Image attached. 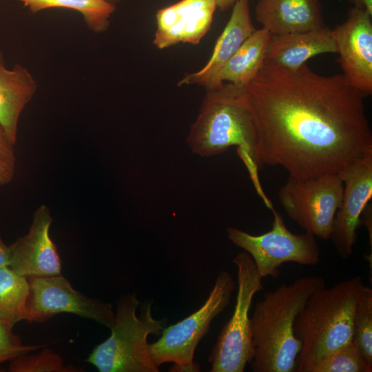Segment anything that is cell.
I'll return each instance as SVG.
<instances>
[{"mask_svg":"<svg viewBox=\"0 0 372 372\" xmlns=\"http://www.w3.org/2000/svg\"><path fill=\"white\" fill-rule=\"evenodd\" d=\"M256 19L271 34L325 26L320 0H258Z\"/></svg>","mask_w":372,"mask_h":372,"instance_id":"e0dca14e","label":"cell"},{"mask_svg":"<svg viewBox=\"0 0 372 372\" xmlns=\"http://www.w3.org/2000/svg\"><path fill=\"white\" fill-rule=\"evenodd\" d=\"M107 1H109L111 2V3H114L116 1H118V0H107Z\"/></svg>","mask_w":372,"mask_h":372,"instance_id":"4dcf8cb0","label":"cell"},{"mask_svg":"<svg viewBox=\"0 0 372 372\" xmlns=\"http://www.w3.org/2000/svg\"><path fill=\"white\" fill-rule=\"evenodd\" d=\"M30 285L27 278L14 272L8 266L0 269V320L11 327L28 320L27 300Z\"/></svg>","mask_w":372,"mask_h":372,"instance_id":"44dd1931","label":"cell"},{"mask_svg":"<svg viewBox=\"0 0 372 372\" xmlns=\"http://www.w3.org/2000/svg\"><path fill=\"white\" fill-rule=\"evenodd\" d=\"M259 162L309 179L340 174L372 152L364 95L342 74L264 63L245 87Z\"/></svg>","mask_w":372,"mask_h":372,"instance_id":"6da1fadb","label":"cell"},{"mask_svg":"<svg viewBox=\"0 0 372 372\" xmlns=\"http://www.w3.org/2000/svg\"><path fill=\"white\" fill-rule=\"evenodd\" d=\"M21 2L33 13L49 8H68L80 12L88 28L103 32L110 25V18L116 9L107 0H14Z\"/></svg>","mask_w":372,"mask_h":372,"instance_id":"ffe728a7","label":"cell"},{"mask_svg":"<svg viewBox=\"0 0 372 372\" xmlns=\"http://www.w3.org/2000/svg\"><path fill=\"white\" fill-rule=\"evenodd\" d=\"M371 19L366 10L352 6L347 19L333 30L342 74L364 96L372 93Z\"/></svg>","mask_w":372,"mask_h":372,"instance_id":"8fae6325","label":"cell"},{"mask_svg":"<svg viewBox=\"0 0 372 372\" xmlns=\"http://www.w3.org/2000/svg\"><path fill=\"white\" fill-rule=\"evenodd\" d=\"M6 266H9V247L0 235V269Z\"/></svg>","mask_w":372,"mask_h":372,"instance_id":"83f0119b","label":"cell"},{"mask_svg":"<svg viewBox=\"0 0 372 372\" xmlns=\"http://www.w3.org/2000/svg\"><path fill=\"white\" fill-rule=\"evenodd\" d=\"M217 8L221 10H226L234 6L238 0H215Z\"/></svg>","mask_w":372,"mask_h":372,"instance_id":"f546056e","label":"cell"},{"mask_svg":"<svg viewBox=\"0 0 372 372\" xmlns=\"http://www.w3.org/2000/svg\"><path fill=\"white\" fill-rule=\"evenodd\" d=\"M12 329L0 320V364L31 353L42 347L23 344L20 337L13 333Z\"/></svg>","mask_w":372,"mask_h":372,"instance_id":"d4e9b609","label":"cell"},{"mask_svg":"<svg viewBox=\"0 0 372 372\" xmlns=\"http://www.w3.org/2000/svg\"><path fill=\"white\" fill-rule=\"evenodd\" d=\"M52 223L49 208L35 211L30 230L9 247V267L27 278L61 275V261L50 236Z\"/></svg>","mask_w":372,"mask_h":372,"instance_id":"4fadbf2b","label":"cell"},{"mask_svg":"<svg viewBox=\"0 0 372 372\" xmlns=\"http://www.w3.org/2000/svg\"><path fill=\"white\" fill-rule=\"evenodd\" d=\"M14 145L0 125V185L10 183L15 174Z\"/></svg>","mask_w":372,"mask_h":372,"instance_id":"484cf974","label":"cell"},{"mask_svg":"<svg viewBox=\"0 0 372 372\" xmlns=\"http://www.w3.org/2000/svg\"><path fill=\"white\" fill-rule=\"evenodd\" d=\"M37 90V83L31 72L20 64L7 68L0 51V125L13 144L21 114Z\"/></svg>","mask_w":372,"mask_h":372,"instance_id":"ac0fdd59","label":"cell"},{"mask_svg":"<svg viewBox=\"0 0 372 372\" xmlns=\"http://www.w3.org/2000/svg\"><path fill=\"white\" fill-rule=\"evenodd\" d=\"M353 6L366 10L372 14V0H349Z\"/></svg>","mask_w":372,"mask_h":372,"instance_id":"f1b7e54d","label":"cell"},{"mask_svg":"<svg viewBox=\"0 0 372 372\" xmlns=\"http://www.w3.org/2000/svg\"><path fill=\"white\" fill-rule=\"evenodd\" d=\"M216 8L215 0H181L159 10L154 45L165 49L179 43L198 44L209 30Z\"/></svg>","mask_w":372,"mask_h":372,"instance_id":"5bb4252c","label":"cell"},{"mask_svg":"<svg viewBox=\"0 0 372 372\" xmlns=\"http://www.w3.org/2000/svg\"><path fill=\"white\" fill-rule=\"evenodd\" d=\"M271 34L261 28L249 35L224 66L222 81L245 87L264 64Z\"/></svg>","mask_w":372,"mask_h":372,"instance_id":"d6986e66","label":"cell"},{"mask_svg":"<svg viewBox=\"0 0 372 372\" xmlns=\"http://www.w3.org/2000/svg\"><path fill=\"white\" fill-rule=\"evenodd\" d=\"M9 372H83L82 368L66 364L61 355L50 348L35 354L26 353L12 360Z\"/></svg>","mask_w":372,"mask_h":372,"instance_id":"cb8c5ba5","label":"cell"},{"mask_svg":"<svg viewBox=\"0 0 372 372\" xmlns=\"http://www.w3.org/2000/svg\"><path fill=\"white\" fill-rule=\"evenodd\" d=\"M371 203H369L364 207L361 216H360V224L362 222L364 225L366 227L369 238H370V245L371 249L372 247V212H371Z\"/></svg>","mask_w":372,"mask_h":372,"instance_id":"4316f807","label":"cell"},{"mask_svg":"<svg viewBox=\"0 0 372 372\" xmlns=\"http://www.w3.org/2000/svg\"><path fill=\"white\" fill-rule=\"evenodd\" d=\"M236 283L227 271H220L204 304L194 313L178 322L165 327L159 339L149 343L154 364L173 363L170 371L197 372L200 369L194 362L195 350L209 332L211 321L229 304Z\"/></svg>","mask_w":372,"mask_h":372,"instance_id":"8992f818","label":"cell"},{"mask_svg":"<svg viewBox=\"0 0 372 372\" xmlns=\"http://www.w3.org/2000/svg\"><path fill=\"white\" fill-rule=\"evenodd\" d=\"M249 1L238 0L234 3L229 20L218 38L209 61L198 71L181 79L178 86L197 85L209 90L223 85L220 75L224 66L243 41L256 30L250 16Z\"/></svg>","mask_w":372,"mask_h":372,"instance_id":"9a60e30c","label":"cell"},{"mask_svg":"<svg viewBox=\"0 0 372 372\" xmlns=\"http://www.w3.org/2000/svg\"><path fill=\"white\" fill-rule=\"evenodd\" d=\"M187 143L193 153L204 157L220 154L236 145L243 158L253 167H261L256 127L245 87L224 82L218 88L206 90Z\"/></svg>","mask_w":372,"mask_h":372,"instance_id":"3957f363","label":"cell"},{"mask_svg":"<svg viewBox=\"0 0 372 372\" xmlns=\"http://www.w3.org/2000/svg\"><path fill=\"white\" fill-rule=\"evenodd\" d=\"M298 372H371L372 365L363 358L352 339L335 351L296 369Z\"/></svg>","mask_w":372,"mask_h":372,"instance_id":"7402d4cb","label":"cell"},{"mask_svg":"<svg viewBox=\"0 0 372 372\" xmlns=\"http://www.w3.org/2000/svg\"><path fill=\"white\" fill-rule=\"evenodd\" d=\"M325 286L318 276H304L267 291L256 302L251 326L254 372H294L301 342L295 336L296 316L309 296Z\"/></svg>","mask_w":372,"mask_h":372,"instance_id":"7a4b0ae2","label":"cell"},{"mask_svg":"<svg viewBox=\"0 0 372 372\" xmlns=\"http://www.w3.org/2000/svg\"><path fill=\"white\" fill-rule=\"evenodd\" d=\"M1 371H3V370H0V372H1Z\"/></svg>","mask_w":372,"mask_h":372,"instance_id":"1f68e13d","label":"cell"},{"mask_svg":"<svg viewBox=\"0 0 372 372\" xmlns=\"http://www.w3.org/2000/svg\"><path fill=\"white\" fill-rule=\"evenodd\" d=\"M338 174L344 184L343 194L329 238L340 257L347 260L356 243L361 214L372 197V152Z\"/></svg>","mask_w":372,"mask_h":372,"instance_id":"7c38bea8","label":"cell"},{"mask_svg":"<svg viewBox=\"0 0 372 372\" xmlns=\"http://www.w3.org/2000/svg\"><path fill=\"white\" fill-rule=\"evenodd\" d=\"M353 339L364 360L372 365V289L362 287L353 316Z\"/></svg>","mask_w":372,"mask_h":372,"instance_id":"603a6c76","label":"cell"},{"mask_svg":"<svg viewBox=\"0 0 372 372\" xmlns=\"http://www.w3.org/2000/svg\"><path fill=\"white\" fill-rule=\"evenodd\" d=\"M273 222L269 231L255 236L237 228L227 229V238L252 258L256 271L262 279L276 278L285 262L315 265L320 260L316 236L308 232L296 234L285 226L281 215L273 209Z\"/></svg>","mask_w":372,"mask_h":372,"instance_id":"ba28073f","label":"cell"},{"mask_svg":"<svg viewBox=\"0 0 372 372\" xmlns=\"http://www.w3.org/2000/svg\"><path fill=\"white\" fill-rule=\"evenodd\" d=\"M337 51L333 30L325 25L305 32L271 34L264 63L295 70L314 56Z\"/></svg>","mask_w":372,"mask_h":372,"instance_id":"2e32d148","label":"cell"},{"mask_svg":"<svg viewBox=\"0 0 372 372\" xmlns=\"http://www.w3.org/2000/svg\"><path fill=\"white\" fill-rule=\"evenodd\" d=\"M362 286L361 277L355 276L329 288L324 286L309 296L293 324L295 336L302 346L296 369L353 339V311Z\"/></svg>","mask_w":372,"mask_h":372,"instance_id":"277c9868","label":"cell"},{"mask_svg":"<svg viewBox=\"0 0 372 372\" xmlns=\"http://www.w3.org/2000/svg\"><path fill=\"white\" fill-rule=\"evenodd\" d=\"M28 322H43L61 313L74 314L111 329L116 314L110 302L75 290L61 275L28 278Z\"/></svg>","mask_w":372,"mask_h":372,"instance_id":"30bf717a","label":"cell"},{"mask_svg":"<svg viewBox=\"0 0 372 372\" xmlns=\"http://www.w3.org/2000/svg\"><path fill=\"white\" fill-rule=\"evenodd\" d=\"M338 174L309 179L289 176L278 191L280 205L289 217L306 232L327 240L343 194Z\"/></svg>","mask_w":372,"mask_h":372,"instance_id":"9c48e42d","label":"cell"},{"mask_svg":"<svg viewBox=\"0 0 372 372\" xmlns=\"http://www.w3.org/2000/svg\"><path fill=\"white\" fill-rule=\"evenodd\" d=\"M232 262L237 267L236 301L231 317L222 328L208 356L210 372H243L254 356L249 311L254 295L264 287L248 253L239 252Z\"/></svg>","mask_w":372,"mask_h":372,"instance_id":"52a82bcc","label":"cell"},{"mask_svg":"<svg viewBox=\"0 0 372 372\" xmlns=\"http://www.w3.org/2000/svg\"><path fill=\"white\" fill-rule=\"evenodd\" d=\"M152 306L150 300L141 303L135 293L121 296L110 336L96 346L85 361L100 372L159 371L151 359L147 338L161 335L167 320L155 319Z\"/></svg>","mask_w":372,"mask_h":372,"instance_id":"5b68a950","label":"cell"}]
</instances>
